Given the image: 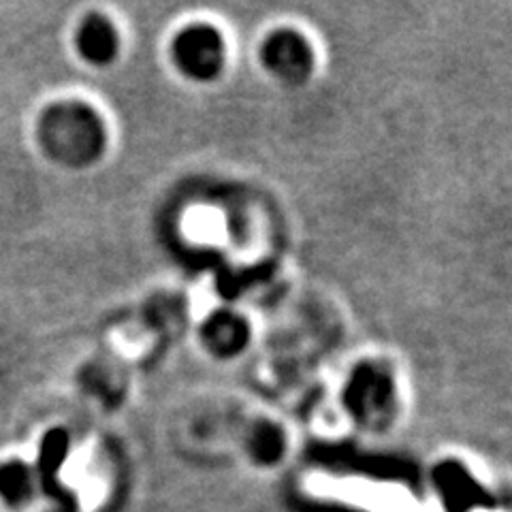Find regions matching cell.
I'll list each match as a JSON object with an SVG mask.
<instances>
[{
  "mask_svg": "<svg viewBox=\"0 0 512 512\" xmlns=\"http://www.w3.org/2000/svg\"><path fill=\"white\" fill-rule=\"evenodd\" d=\"M84 111L79 107H58L50 109L41 124V141L52 156L60 160L82 158L84 146L88 150V139H84L82 131L88 126Z\"/></svg>",
  "mask_w": 512,
  "mask_h": 512,
  "instance_id": "cell-1",
  "label": "cell"
},
{
  "mask_svg": "<svg viewBox=\"0 0 512 512\" xmlns=\"http://www.w3.org/2000/svg\"><path fill=\"white\" fill-rule=\"evenodd\" d=\"M79 47L82 54L90 60H105L111 50V32L99 20H92L82 28L79 35Z\"/></svg>",
  "mask_w": 512,
  "mask_h": 512,
  "instance_id": "cell-2",
  "label": "cell"
}]
</instances>
